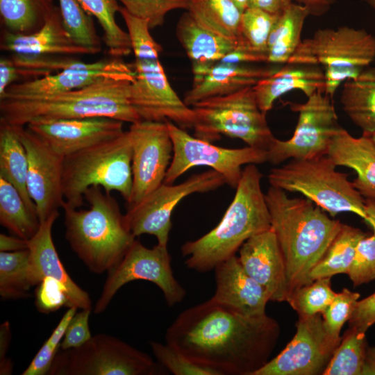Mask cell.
Masks as SVG:
<instances>
[{"label":"cell","mask_w":375,"mask_h":375,"mask_svg":"<svg viewBox=\"0 0 375 375\" xmlns=\"http://www.w3.org/2000/svg\"><path fill=\"white\" fill-rule=\"evenodd\" d=\"M29 249L0 251V296L3 299H23L32 287L29 276Z\"/></svg>","instance_id":"37"},{"label":"cell","mask_w":375,"mask_h":375,"mask_svg":"<svg viewBox=\"0 0 375 375\" xmlns=\"http://www.w3.org/2000/svg\"><path fill=\"white\" fill-rule=\"evenodd\" d=\"M360 375H375V347H367Z\"/></svg>","instance_id":"56"},{"label":"cell","mask_w":375,"mask_h":375,"mask_svg":"<svg viewBox=\"0 0 375 375\" xmlns=\"http://www.w3.org/2000/svg\"><path fill=\"white\" fill-rule=\"evenodd\" d=\"M35 305L42 313L55 312L63 306L71 307L65 288L58 281L46 277L37 285Z\"/></svg>","instance_id":"47"},{"label":"cell","mask_w":375,"mask_h":375,"mask_svg":"<svg viewBox=\"0 0 375 375\" xmlns=\"http://www.w3.org/2000/svg\"><path fill=\"white\" fill-rule=\"evenodd\" d=\"M279 333L278 322L267 314L244 315L210 298L181 312L165 338L220 375H254L269 360Z\"/></svg>","instance_id":"1"},{"label":"cell","mask_w":375,"mask_h":375,"mask_svg":"<svg viewBox=\"0 0 375 375\" xmlns=\"http://www.w3.org/2000/svg\"><path fill=\"white\" fill-rule=\"evenodd\" d=\"M325 88L321 67L287 63L260 79L253 90L260 110L267 114L277 99L290 91L300 90L308 97L317 90L325 92Z\"/></svg>","instance_id":"27"},{"label":"cell","mask_w":375,"mask_h":375,"mask_svg":"<svg viewBox=\"0 0 375 375\" xmlns=\"http://www.w3.org/2000/svg\"><path fill=\"white\" fill-rule=\"evenodd\" d=\"M176 35L192 68L211 65L238 47H244L239 39L227 38L206 28L189 12L180 17Z\"/></svg>","instance_id":"28"},{"label":"cell","mask_w":375,"mask_h":375,"mask_svg":"<svg viewBox=\"0 0 375 375\" xmlns=\"http://www.w3.org/2000/svg\"><path fill=\"white\" fill-rule=\"evenodd\" d=\"M171 263L167 245L157 243L147 248L135 239L121 261L108 272L94 313L104 312L122 286L137 280L157 285L169 306L181 303L186 296V290L174 277Z\"/></svg>","instance_id":"14"},{"label":"cell","mask_w":375,"mask_h":375,"mask_svg":"<svg viewBox=\"0 0 375 375\" xmlns=\"http://www.w3.org/2000/svg\"><path fill=\"white\" fill-rule=\"evenodd\" d=\"M262 178L256 165H246L233 199L219 223L203 236L181 246L188 268L201 273L214 270L235 256L249 238L271 228Z\"/></svg>","instance_id":"4"},{"label":"cell","mask_w":375,"mask_h":375,"mask_svg":"<svg viewBox=\"0 0 375 375\" xmlns=\"http://www.w3.org/2000/svg\"><path fill=\"white\" fill-rule=\"evenodd\" d=\"M338 0H293V2L306 8L309 14L321 16L326 13Z\"/></svg>","instance_id":"54"},{"label":"cell","mask_w":375,"mask_h":375,"mask_svg":"<svg viewBox=\"0 0 375 375\" xmlns=\"http://www.w3.org/2000/svg\"><path fill=\"white\" fill-rule=\"evenodd\" d=\"M131 161L128 131L64 157L62 207L80 208L85 192L93 186L101 187L107 194L116 191L128 202L133 186Z\"/></svg>","instance_id":"7"},{"label":"cell","mask_w":375,"mask_h":375,"mask_svg":"<svg viewBox=\"0 0 375 375\" xmlns=\"http://www.w3.org/2000/svg\"><path fill=\"white\" fill-rule=\"evenodd\" d=\"M85 10L95 17L103 32V41L108 53L115 58H122L133 53L128 32L117 23L115 15L119 7L117 0H78Z\"/></svg>","instance_id":"36"},{"label":"cell","mask_w":375,"mask_h":375,"mask_svg":"<svg viewBox=\"0 0 375 375\" xmlns=\"http://www.w3.org/2000/svg\"><path fill=\"white\" fill-rule=\"evenodd\" d=\"M123 122L95 117L35 122L26 126L56 153L65 157L122 134Z\"/></svg>","instance_id":"20"},{"label":"cell","mask_w":375,"mask_h":375,"mask_svg":"<svg viewBox=\"0 0 375 375\" xmlns=\"http://www.w3.org/2000/svg\"><path fill=\"white\" fill-rule=\"evenodd\" d=\"M127 78H105L81 89L49 96L0 99L1 123L26 126L62 119L103 117L131 124L141 119L131 101Z\"/></svg>","instance_id":"3"},{"label":"cell","mask_w":375,"mask_h":375,"mask_svg":"<svg viewBox=\"0 0 375 375\" xmlns=\"http://www.w3.org/2000/svg\"><path fill=\"white\" fill-rule=\"evenodd\" d=\"M19 76V69L12 58L1 57L0 59V99L3 97L7 89Z\"/></svg>","instance_id":"52"},{"label":"cell","mask_w":375,"mask_h":375,"mask_svg":"<svg viewBox=\"0 0 375 375\" xmlns=\"http://www.w3.org/2000/svg\"><path fill=\"white\" fill-rule=\"evenodd\" d=\"M359 298L358 292H351L347 288L335 293L332 301L322 314L324 324L331 334L340 337V331L349 321Z\"/></svg>","instance_id":"46"},{"label":"cell","mask_w":375,"mask_h":375,"mask_svg":"<svg viewBox=\"0 0 375 375\" xmlns=\"http://www.w3.org/2000/svg\"><path fill=\"white\" fill-rule=\"evenodd\" d=\"M91 311L90 309H84L74 315L67 326L60 349L78 347L92 338L89 328Z\"/></svg>","instance_id":"48"},{"label":"cell","mask_w":375,"mask_h":375,"mask_svg":"<svg viewBox=\"0 0 375 375\" xmlns=\"http://www.w3.org/2000/svg\"><path fill=\"white\" fill-rule=\"evenodd\" d=\"M135 76L133 64L126 63L121 58L112 57L93 62L74 60L56 73L13 83L3 97L49 96L81 89L101 78H119L133 81Z\"/></svg>","instance_id":"19"},{"label":"cell","mask_w":375,"mask_h":375,"mask_svg":"<svg viewBox=\"0 0 375 375\" xmlns=\"http://www.w3.org/2000/svg\"><path fill=\"white\" fill-rule=\"evenodd\" d=\"M28 249V240L17 236L0 234V251H17Z\"/></svg>","instance_id":"55"},{"label":"cell","mask_w":375,"mask_h":375,"mask_svg":"<svg viewBox=\"0 0 375 375\" xmlns=\"http://www.w3.org/2000/svg\"><path fill=\"white\" fill-rule=\"evenodd\" d=\"M354 286L375 279V233L365 235L357 244L351 266L347 273Z\"/></svg>","instance_id":"45"},{"label":"cell","mask_w":375,"mask_h":375,"mask_svg":"<svg viewBox=\"0 0 375 375\" xmlns=\"http://www.w3.org/2000/svg\"><path fill=\"white\" fill-rule=\"evenodd\" d=\"M0 224L19 238L30 240L40 222L26 204L19 191L0 177Z\"/></svg>","instance_id":"33"},{"label":"cell","mask_w":375,"mask_h":375,"mask_svg":"<svg viewBox=\"0 0 375 375\" xmlns=\"http://www.w3.org/2000/svg\"><path fill=\"white\" fill-rule=\"evenodd\" d=\"M244 12L247 8L249 0H232Z\"/></svg>","instance_id":"58"},{"label":"cell","mask_w":375,"mask_h":375,"mask_svg":"<svg viewBox=\"0 0 375 375\" xmlns=\"http://www.w3.org/2000/svg\"><path fill=\"white\" fill-rule=\"evenodd\" d=\"M292 340L254 375L322 374L341 341L327 330L322 314L299 316Z\"/></svg>","instance_id":"16"},{"label":"cell","mask_w":375,"mask_h":375,"mask_svg":"<svg viewBox=\"0 0 375 375\" xmlns=\"http://www.w3.org/2000/svg\"><path fill=\"white\" fill-rule=\"evenodd\" d=\"M367 135H369L372 138V139L374 140V142H375V133H373L371 134H367Z\"/></svg>","instance_id":"60"},{"label":"cell","mask_w":375,"mask_h":375,"mask_svg":"<svg viewBox=\"0 0 375 375\" xmlns=\"http://www.w3.org/2000/svg\"><path fill=\"white\" fill-rule=\"evenodd\" d=\"M375 60V36L344 26L319 29L301 40L288 63L322 67L325 93L333 97L344 82L356 78Z\"/></svg>","instance_id":"9"},{"label":"cell","mask_w":375,"mask_h":375,"mask_svg":"<svg viewBox=\"0 0 375 375\" xmlns=\"http://www.w3.org/2000/svg\"><path fill=\"white\" fill-rule=\"evenodd\" d=\"M78 308H68L50 336L37 352L22 375H47L53 361L60 349L67 326Z\"/></svg>","instance_id":"42"},{"label":"cell","mask_w":375,"mask_h":375,"mask_svg":"<svg viewBox=\"0 0 375 375\" xmlns=\"http://www.w3.org/2000/svg\"><path fill=\"white\" fill-rule=\"evenodd\" d=\"M58 216V211H56L40 222L36 233L28 240L29 276L31 285H37L46 277L54 278L65 288L71 307L74 306L81 310H92L89 294L70 277L55 247L52 228Z\"/></svg>","instance_id":"22"},{"label":"cell","mask_w":375,"mask_h":375,"mask_svg":"<svg viewBox=\"0 0 375 375\" xmlns=\"http://www.w3.org/2000/svg\"><path fill=\"white\" fill-rule=\"evenodd\" d=\"M128 131L133 186L127 207L138 203L164 183L174 153L166 122L140 120L131 124Z\"/></svg>","instance_id":"17"},{"label":"cell","mask_w":375,"mask_h":375,"mask_svg":"<svg viewBox=\"0 0 375 375\" xmlns=\"http://www.w3.org/2000/svg\"><path fill=\"white\" fill-rule=\"evenodd\" d=\"M336 165L327 156L303 160H290L272 168L267 176L271 186L285 192L303 195L331 217L352 212L366 223L367 215L362 195L347 178L338 172Z\"/></svg>","instance_id":"8"},{"label":"cell","mask_w":375,"mask_h":375,"mask_svg":"<svg viewBox=\"0 0 375 375\" xmlns=\"http://www.w3.org/2000/svg\"><path fill=\"white\" fill-rule=\"evenodd\" d=\"M348 322L349 327L365 333L375 324V292L357 301Z\"/></svg>","instance_id":"49"},{"label":"cell","mask_w":375,"mask_h":375,"mask_svg":"<svg viewBox=\"0 0 375 375\" xmlns=\"http://www.w3.org/2000/svg\"><path fill=\"white\" fill-rule=\"evenodd\" d=\"M278 17L257 8H246L240 28V40L243 46L267 55L269 37Z\"/></svg>","instance_id":"41"},{"label":"cell","mask_w":375,"mask_h":375,"mask_svg":"<svg viewBox=\"0 0 375 375\" xmlns=\"http://www.w3.org/2000/svg\"><path fill=\"white\" fill-rule=\"evenodd\" d=\"M174 146L173 158L164 183L173 184L182 174L197 166H208L236 188L241 178L242 165L267 162V151L246 147L229 149L190 135L184 128L166 122Z\"/></svg>","instance_id":"13"},{"label":"cell","mask_w":375,"mask_h":375,"mask_svg":"<svg viewBox=\"0 0 375 375\" xmlns=\"http://www.w3.org/2000/svg\"><path fill=\"white\" fill-rule=\"evenodd\" d=\"M191 107L196 117L194 136L201 140L212 142L226 135L267 151L275 138L253 87L204 99Z\"/></svg>","instance_id":"10"},{"label":"cell","mask_w":375,"mask_h":375,"mask_svg":"<svg viewBox=\"0 0 375 375\" xmlns=\"http://www.w3.org/2000/svg\"><path fill=\"white\" fill-rule=\"evenodd\" d=\"M150 345L157 360L174 375H220L217 371L192 361L166 342L153 341Z\"/></svg>","instance_id":"44"},{"label":"cell","mask_w":375,"mask_h":375,"mask_svg":"<svg viewBox=\"0 0 375 375\" xmlns=\"http://www.w3.org/2000/svg\"><path fill=\"white\" fill-rule=\"evenodd\" d=\"M214 271L213 301L244 315H266L269 294L245 272L236 255L219 263Z\"/></svg>","instance_id":"23"},{"label":"cell","mask_w":375,"mask_h":375,"mask_svg":"<svg viewBox=\"0 0 375 375\" xmlns=\"http://www.w3.org/2000/svg\"><path fill=\"white\" fill-rule=\"evenodd\" d=\"M265 195L271 227L284 258L290 295L312 282V269L343 224L306 198L290 197L287 192L271 185Z\"/></svg>","instance_id":"2"},{"label":"cell","mask_w":375,"mask_h":375,"mask_svg":"<svg viewBox=\"0 0 375 375\" xmlns=\"http://www.w3.org/2000/svg\"><path fill=\"white\" fill-rule=\"evenodd\" d=\"M153 359L126 342L99 333L83 345L57 353L47 375H154Z\"/></svg>","instance_id":"11"},{"label":"cell","mask_w":375,"mask_h":375,"mask_svg":"<svg viewBox=\"0 0 375 375\" xmlns=\"http://www.w3.org/2000/svg\"><path fill=\"white\" fill-rule=\"evenodd\" d=\"M308 15L306 8L293 2L278 17L268 40L267 62H288L301 42L303 24Z\"/></svg>","instance_id":"30"},{"label":"cell","mask_w":375,"mask_h":375,"mask_svg":"<svg viewBox=\"0 0 375 375\" xmlns=\"http://www.w3.org/2000/svg\"><path fill=\"white\" fill-rule=\"evenodd\" d=\"M55 7L53 0H0L1 20L7 31L31 33L42 27Z\"/></svg>","instance_id":"35"},{"label":"cell","mask_w":375,"mask_h":375,"mask_svg":"<svg viewBox=\"0 0 375 375\" xmlns=\"http://www.w3.org/2000/svg\"><path fill=\"white\" fill-rule=\"evenodd\" d=\"M275 69L221 61L206 67L192 68V84L185 93L183 101L191 107L204 99L230 94L253 87Z\"/></svg>","instance_id":"24"},{"label":"cell","mask_w":375,"mask_h":375,"mask_svg":"<svg viewBox=\"0 0 375 375\" xmlns=\"http://www.w3.org/2000/svg\"><path fill=\"white\" fill-rule=\"evenodd\" d=\"M84 199L88 209L62 207L65 236L88 269L102 274L121 261L135 237L110 194L93 186L85 192Z\"/></svg>","instance_id":"5"},{"label":"cell","mask_w":375,"mask_h":375,"mask_svg":"<svg viewBox=\"0 0 375 375\" xmlns=\"http://www.w3.org/2000/svg\"><path fill=\"white\" fill-rule=\"evenodd\" d=\"M365 211L367 215V223L372 228L375 233V201L365 199Z\"/></svg>","instance_id":"57"},{"label":"cell","mask_w":375,"mask_h":375,"mask_svg":"<svg viewBox=\"0 0 375 375\" xmlns=\"http://www.w3.org/2000/svg\"><path fill=\"white\" fill-rule=\"evenodd\" d=\"M1 48L13 54L23 56L92 54L71 37L63 25L57 6L42 27L35 32L22 34L6 31Z\"/></svg>","instance_id":"25"},{"label":"cell","mask_w":375,"mask_h":375,"mask_svg":"<svg viewBox=\"0 0 375 375\" xmlns=\"http://www.w3.org/2000/svg\"><path fill=\"white\" fill-rule=\"evenodd\" d=\"M375 10V0H363Z\"/></svg>","instance_id":"59"},{"label":"cell","mask_w":375,"mask_h":375,"mask_svg":"<svg viewBox=\"0 0 375 375\" xmlns=\"http://www.w3.org/2000/svg\"><path fill=\"white\" fill-rule=\"evenodd\" d=\"M327 156L336 166L353 169L356 178L352 182L362 197L375 201V142L365 133L352 136L341 128L329 146Z\"/></svg>","instance_id":"26"},{"label":"cell","mask_w":375,"mask_h":375,"mask_svg":"<svg viewBox=\"0 0 375 375\" xmlns=\"http://www.w3.org/2000/svg\"><path fill=\"white\" fill-rule=\"evenodd\" d=\"M343 110L362 133H375V67H368L356 78L344 82Z\"/></svg>","instance_id":"29"},{"label":"cell","mask_w":375,"mask_h":375,"mask_svg":"<svg viewBox=\"0 0 375 375\" xmlns=\"http://www.w3.org/2000/svg\"><path fill=\"white\" fill-rule=\"evenodd\" d=\"M187 10L206 28L240 40L243 11L232 0H189Z\"/></svg>","instance_id":"32"},{"label":"cell","mask_w":375,"mask_h":375,"mask_svg":"<svg viewBox=\"0 0 375 375\" xmlns=\"http://www.w3.org/2000/svg\"><path fill=\"white\" fill-rule=\"evenodd\" d=\"M335 293L331 278H319L293 291L287 301L299 316H312L322 314Z\"/></svg>","instance_id":"40"},{"label":"cell","mask_w":375,"mask_h":375,"mask_svg":"<svg viewBox=\"0 0 375 375\" xmlns=\"http://www.w3.org/2000/svg\"><path fill=\"white\" fill-rule=\"evenodd\" d=\"M367 348L365 333L349 327L322 375H360Z\"/></svg>","instance_id":"38"},{"label":"cell","mask_w":375,"mask_h":375,"mask_svg":"<svg viewBox=\"0 0 375 375\" xmlns=\"http://www.w3.org/2000/svg\"><path fill=\"white\" fill-rule=\"evenodd\" d=\"M288 103L299 115L295 131L287 140L274 138L267 151V162L278 165L286 160L312 159L327 155L331 140L342 128L332 98L317 90L304 103Z\"/></svg>","instance_id":"12"},{"label":"cell","mask_w":375,"mask_h":375,"mask_svg":"<svg viewBox=\"0 0 375 375\" xmlns=\"http://www.w3.org/2000/svg\"><path fill=\"white\" fill-rule=\"evenodd\" d=\"M28 158L27 189L40 222L62 208L64 157L53 151L26 126H14Z\"/></svg>","instance_id":"18"},{"label":"cell","mask_w":375,"mask_h":375,"mask_svg":"<svg viewBox=\"0 0 375 375\" xmlns=\"http://www.w3.org/2000/svg\"><path fill=\"white\" fill-rule=\"evenodd\" d=\"M135 57V76L131 85V101L141 120L172 122L193 128L196 117L171 86L159 56L162 47L153 38L147 22L132 16L120 6Z\"/></svg>","instance_id":"6"},{"label":"cell","mask_w":375,"mask_h":375,"mask_svg":"<svg viewBox=\"0 0 375 375\" xmlns=\"http://www.w3.org/2000/svg\"><path fill=\"white\" fill-rule=\"evenodd\" d=\"M28 166L26 151L15 127L1 123L0 177L19 191L29 209L37 215L27 189Z\"/></svg>","instance_id":"31"},{"label":"cell","mask_w":375,"mask_h":375,"mask_svg":"<svg viewBox=\"0 0 375 375\" xmlns=\"http://www.w3.org/2000/svg\"><path fill=\"white\" fill-rule=\"evenodd\" d=\"M11 340L9 322H5L0 326V374H11L13 369L12 361L6 358Z\"/></svg>","instance_id":"51"},{"label":"cell","mask_w":375,"mask_h":375,"mask_svg":"<svg viewBox=\"0 0 375 375\" xmlns=\"http://www.w3.org/2000/svg\"><path fill=\"white\" fill-rule=\"evenodd\" d=\"M367 235L358 228L342 224L326 253L310 274V280L347 274L359 240Z\"/></svg>","instance_id":"34"},{"label":"cell","mask_w":375,"mask_h":375,"mask_svg":"<svg viewBox=\"0 0 375 375\" xmlns=\"http://www.w3.org/2000/svg\"><path fill=\"white\" fill-rule=\"evenodd\" d=\"M132 16L144 20L150 29L163 24L167 13L186 9L189 0H117Z\"/></svg>","instance_id":"43"},{"label":"cell","mask_w":375,"mask_h":375,"mask_svg":"<svg viewBox=\"0 0 375 375\" xmlns=\"http://www.w3.org/2000/svg\"><path fill=\"white\" fill-rule=\"evenodd\" d=\"M225 183L224 177L212 169L193 174L179 184L163 183L140 202L127 207L126 223L135 237L152 235L158 244L167 245L172 215L178 203L188 195L213 191Z\"/></svg>","instance_id":"15"},{"label":"cell","mask_w":375,"mask_h":375,"mask_svg":"<svg viewBox=\"0 0 375 375\" xmlns=\"http://www.w3.org/2000/svg\"><path fill=\"white\" fill-rule=\"evenodd\" d=\"M267 56L244 47H239L226 55L220 61L233 64H251L267 62Z\"/></svg>","instance_id":"50"},{"label":"cell","mask_w":375,"mask_h":375,"mask_svg":"<svg viewBox=\"0 0 375 375\" xmlns=\"http://www.w3.org/2000/svg\"><path fill=\"white\" fill-rule=\"evenodd\" d=\"M63 25L73 40L88 49L92 54L101 50L92 16L82 7L78 0H58Z\"/></svg>","instance_id":"39"},{"label":"cell","mask_w":375,"mask_h":375,"mask_svg":"<svg viewBox=\"0 0 375 375\" xmlns=\"http://www.w3.org/2000/svg\"><path fill=\"white\" fill-rule=\"evenodd\" d=\"M238 259L245 272L269 293L270 301H287L290 291L284 258L272 227L249 238Z\"/></svg>","instance_id":"21"},{"label":"cell","mask_w":375,"mask_h":375,"mask_svg":"<svg viewBox=\"0 0 375 375\" xmlns=\"http://www.w3.org/2000/svg\"><path fill=\"white\" fill-rule=\"evenodd\" d=\"M292 3L293 0H249L248 7L257 8L272 15L279 16Z\"/></svg>","instance_id":"53"}]
</instances>
